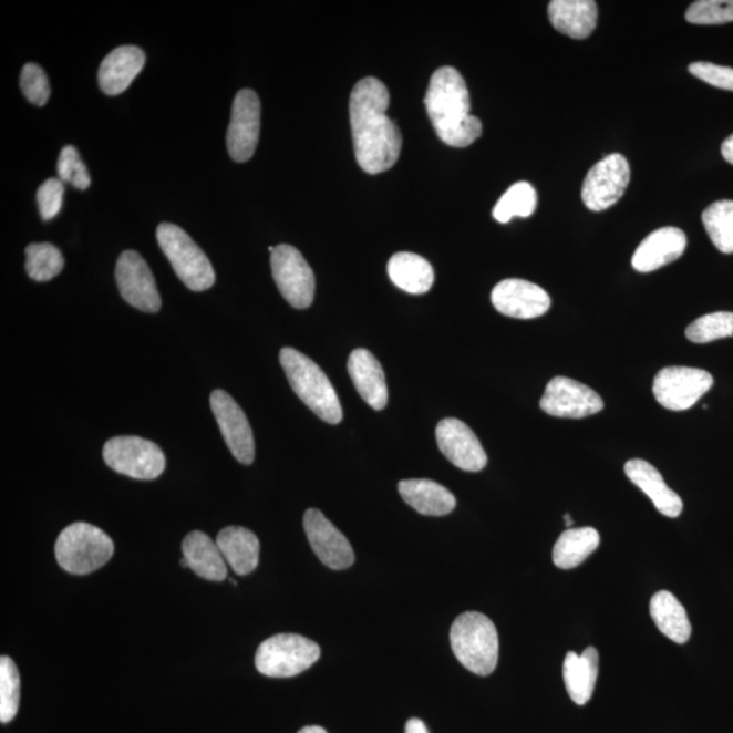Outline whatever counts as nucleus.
I'll return each instance as SVG.
<instances>
[{
	"mask_svg": "<svg viewBox=\"0 0 733 733\" xmlns=\"http://www.w3.org/2000/svg\"><path fill=\"white\" fill-rule=\"evenodd\" d=\"M116 281L125 302L144 312H158L162 300L152 269L134 250L118 257Z\"/></svg>",
	"mask_w": 733,
	"mask_h": 733,
	"instance_id": "14",
	"label": "nucleus"
},
{
	"mask_svg": "<svg viewBox=\"0 0 733 733\" xmlns=\"http://www.w3.org/2000/svg\"><path fill=\"white\" fill-rule=\"evenodd\" d=\"M270 267L279 291L293 309H308L314 300L316 278L300 251L291 245H279L270 255Z\"/></svg>",
	"mask_w": 733,
	"mask_h": 733,
	"instance_id": "9",
	"label": "nucleus"
},
{
	"mask_svg": "<svg viewBox=\"0 0 733 733\" xmlns=\"http://www.w3.org/2000/svg\"><path fill=\"white\" fill-rule=\"evenodd\" d=\"M20 86L23 95L35 106H44L51 97L50 81H48L45 71L39 64L28 63L23 65Z\"/></svg>",
	"mask_w": 733,
	"mask_h": 733,
	"instance_id": "38",
	"label": "nucleus"
},
{
	"mask_svg": "<svg viewBox=\"0 0 733 733\" xmlns=\"http://www.w3.org/2000/svg\"><path fill=\"white\" fill-rule=\"evenodd\" d=\"M624 473L632 483L651 498L654 507L667 518H678L683 510L682 498L669 488L657 467L644 460H632L624 465Z\"/></svg>",
	"mask_w": 733,
	"mask_h": 733,
	"instance_id": "22",
	"label": "nucleus"
},
{
	"mask_svg": "<svg viewBox=\"0 0 733 733\" xmlns=\"http://www.w3.org/2000/svg\"><path fill=\"white\" fill-rule=\"evenodd\" d=\"M280 363L293 392L304 405L329 424H339L342 407L332 382L312 360L293 348H282Z\"/></svg>",
	"mask_w": 733,
	"mask_h": 733,
	"instance_id": "3",
	"label": "nucleus"
},
{
	"mask_svg": "<svg viewBox=\"0 0 733 733\" xmlns=\"http://www.w3.org/2000/svg\"><path fill=\"white\" fill-rule=\"evenodd\" d=\"M104 460L114 472L136 479H155L166 467L165 454L140 436H116L105 443Z\"/></svg>",
	"mask_w": 733,
	"mask_h": 733,
	"instance_id": "8",
	"label": "nucleus"
},
{
	"mask_svg": "<svg viewBox=\"0 0 733 733\" xmlns=\"http://www.w3.org/2000/svg\"><path fill=\"white\" fill-rule=\"evenodd\" d=\"M348 372L366 404L375 411L384 410L389 401L386 378L374 354L363 348L354 350L348 359Z\"/></svg>",
	"mask_w": 733,
	"mask_h": 733,
	"instance_id": "20",
	"label": "nucleus"
},
{
	"mask_svg": "<svg viewBox=\"0 0 733 733\" xmlns=\"http://www.w3.org/2000/svg\"><path fill=\"white\" fill-rule=\"evenodd\" d=\"M399 491L405 503L426 516H444L453 513L455 496L443 485L431 479H404Z\"/></svg>",
	"mask_w": 733,
	"mask_h": 733,
	"instance_id": "27",
	"label": "nucleus"
},
{
	"mask_svg": "<svg viewBox=\"0 0 733 733\" xmlns=\"http://www.w3.org/2000/svg\"><path fill=\"white\" fill-rule=\"evenodd\" d=\"M209 402H211L213 413L218 422L221 436L225 437L234 458L242 465L254 464L255 436L245 412L225 390H215Z\"/></svg>",
	"mask_w": 733,
	"mask_h": 733,
	"instance_id": "13",
	"label": "nucleus"
},
{
	"mask_svg": "<svg viewBox=\"0 0 733 733\" xmlns=\"http://www.w3.org/2000/svg\"><path fill=\"white\" fill-rule=\"evenodd\" d=\"M64 184L60 178H48L40 185L38 203L43 220L56 218L63 207Z\"/></svg>",
	"mask_w": 733,
	"mask_h": 733,
	"instance_id": "39",
	"label": "nucleus"
},
{
	"mask_svg": "<svg viewBox=\"0 0 733 733\" xmlns=\"http://www.w3.org/2000/svg\"><path fill=\"white\" fill-rule=\"evenodd\" d=\"M598 671L597 648H587L581 654L568 652L564 660L562 675L565 688L576 705H586L591 700L598 681Z\"/></svg>",
	"mask_w": 733,
	"mask_h": 733,
	"instance_id": "24",
	"label": "nucleus"
},
{
	"mask_svg": "<svg viewBox=\"0 0 733 733\" xmlns=\"http://www.w3.org/2000/svg\"><path fill=\"white\" fill-rule=\"evenodd\" d=\"M146 63V53L140 47L123 45L113 50L100 65L99 83L102 92L118 95L131 86L132 81Z\"/></svg>",
	"mask_w": 733,
	"mask_h": 733,
	"instance_id": "21",
	"label": "nucleus"
},
{
	"mask_svg": "<svg viewBox=\"0 0 733 733\" xmlns=\"http://www.w3.org/2000/svg\"><path fill=\"white\" fill-rule=\"evenodd\" d=\"M389 90L376 78H364L353 87L350 117L354 154L365 173L392 169L399 161L402 136L388 116Z\"/></svg>",
	"mask_w": 733,
	"mask_h": 733,
	"instance_id": "1",
	"label": "nucleus"
},
{
	"mask_svg": "<svg viewBox=\"0 0 733 733\" xmlns=\"http://www.w3.org/2000/svg\"><path fill=\"white\" fill-rule=\"evenodd\" d=\"M630 183V166L621 154H611L592 166L582 184L581 198L592 213H602L621 200Z\"/></svg>",
	"mask_w": 733,
	"mask_h": 733,
	"instance_id": "11",
	"label": "nucleus"
},
{
	"mask_svg": "<svg viewBox=\"0 0 733 733\" xmlns=\"http://www.w3.org/2000/svg\"><path fill=\"white\" fill-rule=\"evenodd\" d=\"M686 234L681 228H659L639 245L632 258V266L637 272H653L677 261L686 250Z\"/></svg>",
	"mask_w": 733,
	"mask_h": 733,
	"instance_id": "19",
	"label": "nucleus"
},
{
	"mask_svg": "<svg viewBox=\"0 0 733 733\" xmlns=\"http://www.w3.org/2000/svg\"><path fill=\"white\" fill-rule=\"evenodd\" d=\"M321 657L317 642L299 634H276L258 647L256 667L270 678H291L302 674Z\"/></svg>",
	"mask_w": 733,
	"mask_h": 733,
	"instance_id": "7",
	"label": "nucleus"
},
{
	"mask_svg": "<svg viewBox=\"0 0 733 733\" xmlns=\"http://www.w3.org/2000/svg\"><path fill=\"white\" fill-rule=\"evenodd\" d=\"M686 20L695 25H721L733 22V0H699L690 4Z\"/></svg>",
	"mask_w": 733,
	"mask_h": 733,
	"instance_id": "36",
	"label": "nucleus"
},
{
	"mask_svg": "<svg viewBox=\"0 0 733 733\" xmlns=\"http://www.w3.org/2000/svg\"><path fill=\"white\" fill-rule=\"evenodd\" d=\"M405 733H430L425 724L420 719H411L405 726Z\"/></svg>",
	"mask_w": 733,
	"mask_h": 733,
	"instance_id": "41",
	"label": "nucleus"
},
{
	"mask_svg": "<svg viewBox=\"0 0 733 733\" xmlns=\"http://www.w3.org/2000/svg\"><path fill=\"white\" fill-rule=\"evenodd\" d=\"M691 75L717 89L733 92V69L723 68L708 62H695L689 65Z\"/></svg>",
	"mask_w": 733,
	"mask_h": 733,
	"instance_id": "40",
	"label": "nucleus"
},
{
	"mask_svg": "<svg viewBox=\"0 0 733 733\" xmlns=\"http://www.w3.org/2000/svg\"><path fill=\"white\" fill-rule=\"evenodd\" d=\"M733 335V312L717 311L691 322L686 329V338L695 344H706Z\"/></svg>",
	"mask_w": 733,
	"mask_h": 733,
	"instance_id": "34",
	"label": "nucleus"
},
{
	"mask_svg": "<svg viewBox=\"0 0 733 733\" xmlns=\"http://www.w3.org/2000/svg\"><path fill=\"white\" fill-rule=\"evenodd\" d=\"M298 733H328L322 729V726L318 725H310V726H304V729L300 730Z\"/></svg>",
	"mask_w": 733,
	"mask_h": 733,
	"instance_id": "43",
	"label": "nucleus"
},
{
	"mask_svg": "<svg viewBox=\"0 0 733 733\" xmlns=\"http://www.w3.org/2000/svg\"><path fill=\"white\" fill-rule=\"evenodd\" d=\"M721 154L729 164L733 165V135L729 137L721 146Z\"/></svg>",
	"mask_w": 733,
	"mask_h": 733,
	"instance_id": "42",
	"label": "nucleus"
},
{
	"mask_svg": "<svg viewBox=\"0 0 733 733\" xmlns=\"http://www.w3.org/2000/svg\"><path fill=\"white\" fill-rule=\"evenodd\" d=\"M492 303L504 316L533 320L548 312L551 299L543 287L531 281L507 279L498 282L492 291Z\"/></svg>",
	"mask_w": 733,
	"mask_h": 733,
	"instance_id": "18",
	"label": "nucleus"
},
{
	"mask_svg": "<svg viewBox=\"0 0 733 733\" xmlns=\"http://www.w3.org/2000/svg\"><path fill=\"white\" fill-rule=\"evenodd\" d=\"M114 544L101 528L85 522L72 523L56 540L55 555L60 568L72 575H87L111 560Z\"/></svg>",
	"mask_w": 733,
	"mask_h": 733,
	"instance_id": "5",
	"label": "nucleus"
},
{
	"mask_svg": "<svg viewBox=\"0 0 733 733\" xmlns=\"http://www.w3.org/2000/svg\"><path fill=\"white\" fill-rule=\"evenodd\" d=\"M600 536L592 527L568 528L553 548V562L561 569H574L599 548Z\"/></svg>",
	"mask_w": 733,
	"mask_h": 733,
	"instance_id": "30",
	"label": "nucleus"
},
{
	"mask_svg": "<svg viewBox=\"0 0 733 733\" xmlns=\"http://www.w3.org/2000/svg\"><path fill=\"white\" fill-rule=\"evenodd\" d=\"M58 174L63 183H69L76 189L85 190L92 183L87 167L74 146H65L60 153Z\"/></svg>",
	"mask_w": 733,
	"mask_h": 733,
	"instance_id": "37",
	"label": "nucleus"
},
{
	"mask_svg": "<svg viewBox=\"0 0 733 733\" xmlns=\"http://www.w3.org/2000/svg\"><path fill=\"white\" fill-rule=\"evenodd\" d=\"M438 450L456 467L465 472H481L488 456L478 437L458 419H444L436 426Z\"/></svg>",
	"mask_w": 733,
	"mask_h": 733,
	"instance_id": "17",
	"label": "nucleus"
},
{
	"mask_svg": "<svg viewBox=\"0 0 733 733\" xmlns=\"http://www.w3.org/2000/svg\"><path fill=\"white\" fill-rule=\"evenodd\" d=\"M565 523H567L568 528L574 525V522L572 519H570V516L568 514L565 515Z\"/></svg>",
	"mask_w": 733,
	"mask_h": 733,
	"instance_id": "44",
	"label": "nucleus"
},
{
	"mask_svg": "<svg viewBox=\"0 0 733 733\" xmlns=\"http://www.w3.org/2000/svg\"><path fill=\"white\" fill-rule=\"evenodd\" d=\"M424 104L438 140L447 146H471L483 134L479 118L471 114V95L464 76L455 69L435 71Z\"/></svg>",
	"mask_w": 733,
	"mask_h": 733,
	"instance_id": "2",
	"label": "nucleus"
},
{
	"mask_svg": "<svg viewBox=\"0 0 733 733\" xmlns=\"http://www.w3.org/2000/svg\"><path fill=\"white\" fill-rule=\"evenodd\" d=\"M303 527L311 549L322 564L334 570L352 567L354 553L351 544L321 510L316 508L306 510Z\"/></svg>",
	"mask_w": 733,
	"mask_h": 733,
	"instance_id": "16",
	"label": "nucleus"
},
{
	"mask_svg": "<svg viewBox=\"0 0 733 733\" xmlns=\"http://www.w3.org/2000/svg\"><path fill=\"white\" fill-rule=\"evenodd\" d=\"M649 612L660 632L677 644H686L691 636V623L686 609L674 593L659 591L649 603Z\"/></svg>",
	"mask_w": 733,
	"mask_h": 733,
	"instance_id": "29",
	"label": "nucleus"
},
{
	"mask_svg": "<svg viewBox=\"0 0 733 733\" xmlns=\"http://www.w3.org/2000/svg\"><path fill=\"white\" fill-rule=\"evenodd\" d=\"M261 104L254 90L238 92L234 100L231 122L227 130V149L236 162L254 156L260 136Z\"/></svg>",
	"mask_w": 733,
	"mask_h": 733,
	"instance_id": "15",
	"label": "nucleus"
},
{
	"mask_svg": "<svg viewBox=\"0 0 733 733\" xmlns=\"http://www.w3.org/2000/svg\"><path fill=\"white\" fill-rule=\"evenodd\" d=\"M20 674L13 660L0 658V721L10 723L20 706Z\"/></svg>",
	"mask_w": 733,
	"mask_h": 733,
	"instance_id": "35",
	"label": "nucleus"
},
{
	"mask_svg": "<svg viewBox=\"0 0 733 733\" xmlns=\"http://www.w3.org/2000/svg\"><path fill=\"white\" fill-rule=\"evenodd\" d=\"M453 652L473 674L488 677L498 662V634L495 623L477 611L461 615L450 630Z\"/></svg>",
	"mask_w": 733,
	"mask_h": 733,
	"instance_id": "4",
	"label": "nucleus"
},
{
	"mask_svg": "<svg viewBox=\"0 0 733 733\" xmlns=\"http://www.w3.org/2000/svg\"><path fill=\"white\" fill-rule=\"evenodd\" d=\"M221 555L234 572L244 576L254 572L260 556V540L245 527L224 528L216 537Z\"/></svg>",
	"mask_w": 733,
	"mask_h": 733,
	"instance_id": "26",
	"label": "nucleus"
},
{
	"mask_svg": "<svg viewBox=\"0 0 733 733\" xmlns=\"http://www.w3.org/2000/svg\"><path fill=\"white\" fill-rule=\"evenodd\" d=\"M713 386V376L705 370L691 366H667L653 381L654 399L665 410H690Z\"/></svg>",
	"mask_w": 733,
	"mask_h": 733,
	"instance_id": "10",
	"label": "nucleus"
},
{
	"mask_svg": "<svg viewBox=\"0 0 733 733\" xmlns=\"http://www.w3.org/2000/svg\"><path fill=\"white\" fill-rule=\"evenodd\" d=\"M540 410L561 419H585L603 410V400L591 388L567 376H556L546 386Z\"/></svg>",
	"mask_w": 733,
	"mask_h": 733,
	"instance_id": "12",
	"label": "nucleus"
},
{
	"mask_svg": "<svg viewBox=\"0 0 733 733\" xmlns=\"http://www.w3.org/2000/svg\"><path fill=\"white\" fill-rule=\"evenodd\" d=\"M183 553L188 568L200 578L211 581H224L227 578V567L224 555L216 540L203 531H192L185 537Z\"/></svg>",
	"mask_w": 733,
	"mask_h": 733,
	"instance_id": "25",
	"label": "nucleus"
},
{
	"mask_svg": "<svg viewBox=\"0 0 733 733\" xmlns=\"http://www.w3.org/2000/svg\"><path fill=\"white\" fill-rule=\"evenodd\" d=\"M538 196L531 184L522 182L510 186L494 208L498 224H508L514 216L528 218L536 213Z\"/></svg>",
	"mask_w": 733,
	"mask_h": 733,
	"instance_id": "32",
	"label": "nucleus"
},
{
	"mask_svg": "<svg viewBox=\"0 0 733 733\" xmlns=\"http://www.w3.org/2000/svg\"><path fill=\"white\" fill-rule=\"evenodd\" d=\"M27 272L35 281H50L62 272L64 258L52 244H30L27 248Z\"/></svg>",
	"mask_w": 733,
	"mask_h": 733,
	"instance_id": "33",
	"label": "nucleus"
},
{
	"mask_svg": "<svg viewBox=\"0 0 733 733\" xmlns=\"http://www.w3.org/2000/svg\"><path fill=\"white\" fill-rule=\"evenodd\" d=\"M388 273L390 280L400 290L413 293V296H422L434 286L435 273L431 264L422 256L406 254V251L390 258Z\"/></svg>",
	"mask_w": 733,
	"mask_h": 733,
	"instance_id": "28",
	"label": "nucleus"
},
{
	"mask_svg": "<svg viewBox=\"0 0 733 733\" xmlns=\"http://www.w3.org/2000/svg\"><path fill=\"white\" fill-rule=\"evenodd\" d=\"M156 239L171 261L174 272L189 290L207 291L215 285V270L208 257L182 227L161 224Z\"/></svg>",
	"mask_w": 733,
	"mask_h": 733,
	"instance_id": "6",
	"label": "nucleus"
},
{
	"mask_svg": "<svg viewBox=\"0 0 733 733\" xmlns=\"http://www.w3.org/2000/svg\"><path fill=\"white\" fill-rule=\"evenodd\" d=\"M709 238L724 255L733 254V202L720 200L711 204L702 214Z\"/></svg>",
	"mask_w": 733,
	"mask_h": 733,
	"instance_id": "31",
	"label": "nucleus"
},
{
	"mask_svg": "<svg viewBox=\"0 0 733 733\" xmlns=\"http://www.w3.org/2000/svg\"><path fill=\"white\" fill-rule=\"evenodd\" d=\"M549 20L558 32L570 39L590 38L598 23V4L592 0H553Z\"/></svg>",
	"mask_w": 733,
	"mask_h": 733,
	"instance_id": "23",
	"label": "nucleus"
}]
</instances>
